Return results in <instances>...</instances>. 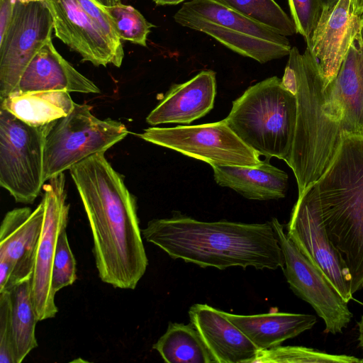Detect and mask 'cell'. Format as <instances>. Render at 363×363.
<instances>
[{"label":"cell","mask_w":363,"mask_h":363,"mask_svg":"<svg viewBox=\"0 0 363 363\" xmlns=\"http://www.w3.org/2000/svg\"><path fill=\"white\" fill-rule=\"evenodd\" d=\"M69 170L88 218L101 280L115 288L134 289L148 265L135 196L104 152Z\"/></svg>","instance_id":"cell-1"},{"label":"cell","mask_w":363,"mask_h":363,"mask_svg":"<svg viewBox=\"0 0 363 363\" xmlns=\"http://www.w3.org/2000/svg\"><path fill=\"white\" fill-rule=\"evenodd\" d=\"M142 235L172 259L203 268L277 269L284 265L271 222H205L177 213L150 220Z\"/></svg>","instance_id":"cell-2"},{"label":"cell","mask_w":363,"mask_h":363,"mask_svg":"<svg viewBox=\"0 0 363 363\" xmlns=\"http://www.w3.org/2000/svg\"><path fill=\"white\" fill-rule=\"evenodd\" d=\"M281 81L297 101L295 135L286 162L295 175L298 197L328 167L342 131L325 111L326 82L308 48L301 53L291 48Z\"/></svg>","instance_id":"cell-3"},{"label":"cell","mask_w":363,"mask_h":363,"mask_svg":"<svg viewBox=\"0 0 363 363\" xmlns=\"http://www.w3.org/2000/svg\"><path fill=\"white\" fill-rule=\"evenodd\" d=\"M328 237L351 278L363 288V135L342 133L334 157L313 184Z\"/></svg>","instance_id":"cell-4"},{"label":"cell","mask_w":363,"mask_h":363,"mask_svg":"<svg viewBox=\"0 0 363 363\" xmlns=\"http://www.w3.org/2000/svg\"><path fill=\"white\" fill-rule=\"evenodd\" d=\"M296 114V96L274 76L248 87L233 102L225 120L259 155L286 162L294 143Z\"/></svg>","instance_id":"cell-5"},{"label":"cell","mask_w":363,"mask_h":363,"mask_svg":"<svg viewBox=\"0 0 363 363\" xmlns=\"http://www.w3.org/2000/svg\"><path fill=\"white\" fill-rule=\"evenodd\" d=\"M178 24L203 32L231 50L263 64L289 55L291 45L280 35L218 0H191L174 16Z\"/></svg>","instance_id":"cell-6"},{"label":"cell","mask_w":363,"mask_h":363,"mask_svg":"<svg viewBox=\"0 0 363 363\" xmlns=\"http://www.w3.org/2000/svg\"><path fill=\"white\" fill-rule=\"evenodd\" d=\"M91 108L75 103L68 115L54 121L45 143V182L94 154L105 152L128 134L123 123L101 120L92 114Z\"/></svg>","instance_id":"cell-7"},{"label":"cell","mask_w":363,"mask_h":363,"mask_svg":"<svg viewBox=\"0 0 363 363\" xmlns=\"http://www.w3.org/2000/svg\"><path fill=\"white\" fill-rule=\"evenodd\" d=\"M53 123L30 125L0 108V185L18 203H33L43 187L45 143Z\"/></svg>","instance_id":"cell-8"},{"label":"cell","mask_w":363,"mask_h":363,"mask_svg":"<svg viewBox=\"0 0 363 363\" xmlns=\"http://www.w3.org/2000/svg\"><path fill=\"white\" fill-rule=\"evenodd\" d=\"M138 136L211 165L257 166L259 155L246 145L225 119L196 125L148 128Z\"/></svg>","instance_id":"cell-9"},{"label":"cell","mask_w":363,"mask_h":363,"mask_svg":"<svg viewBox=\"0 0 363 363\" xmlns=\"http://www.w3.org/2000/svg\"><path fill=\"white\" fill-rule=\"evenodd\" d=\"M271 223L283 253L282 269L291 289L323 320L325 333H342L352 317L348 302L323 271L289 238L283 225L276 218Z\"/></svg>","instance_id":"cell-10"},{"label":"cell","mask_w":363,"mask_h":363,"mask_svg":"<svg viewBox=\"0 0 363 363\" xmlns=\"http://www.w3.org/2000/svg\"><path fill=\"white\" fill-rule=\"evenodd\" d=\"M53 21L45 1H16L4 35L0 39V100L16 89L26 67L52 38Z\"/></svg>","instance_id":"cell-11"},{"label":"cell","mask_w":363,"mask_h":363,"mask_svg":"<svg viewBox=\"0 0 363 363\" xmlns=\"http://www.w3.org/2000/svg\"><path fill=\"white\" fill-rule=\"evenodd\" d=\"M289 238L318 267L348 302L352 298L349 270L330 241L314 184L298 197L286 225Z\"/></svg>","instance_id":"cell-12"},{"label":"cell","mask_w":363,"mask_h":363,"mask_svg":"<svg viewBox=\"0 0 363 363\" xmlns=\"http://www.w3.org/2000/svg\"><path fill=\"white\" fill-rule=\"evenodd\" d=\"M43 189L44 220L30 281L31 299L38 321L54 318L58 312L52 272L58 237L67 227L69 210L63 172L51 177Z\"/></svg>","instance_id":"cell-13"},{"label":"cell","mask_w":363,"mask_h":363,"mask_svg":"<svg viewBox=\"0 0 363 363\" xmlns=\"http://www.w3.org/2000/svg\"><path fill=\"white\" fill-rule=\"evenodd\" d=\"M44 215L43 199L33 211L22 207L5 214L0 226V291L31 279Z\"/></svg>","instance_id":"cell-14"},{"label":"cell","mask_w":363,"mask_h":363,"mask_svg":"<svg viewBox=\"0 0 363 363\" xmlns=\"http://www.w3.org/2000/svg\"><path fill=\"white\" fill-rule=\"evenodd\" d=\"M362 15L354 9V0H335L323 5L318 23L306 48L318 62L328 85L339 69L359 33Z\"/></svg>","instance_id":"cell-15"},{"label":"cell","mask_w":363,"mask_h":363,"mask_svg":"<svg viewBox=\"0 0 363 363\" xmlns=\"http://www.w3.org/2000/svg\"><path fill=\"white\" fill-rule=\"evenodd\" d=\"M325 111L344 133L363 135V46L359 35L325 88Z\"/></svg>","instance_id":"cell-16"},{"label":"cell","mask_w":363,"mask_h":363,"mask_svg":"<svg viewBox=\"0 0 363 363\" xmlns=\"http://www.w3.org/2000/svg\"><path fill=\"white\" fill-rule=\"evenodd\" d=\"M51 13L55 35L82 61L95 66L112 64L116 60L107 40L77 0H45Z\"/></svg>","instance_id":"cell-17"},{"label":"cell","mask_w":363,"mask_h":363,"mask_svg":"<svg viewBox=\"0 0 363 363\" xmlns=\"http://www.w3.org/2000/svg\"><path fill=\"white\" fill-rule=\"evenodd\" d=\"M190 323L199 331L216 363H253L260 350L223 311L196 303L189 310Z\"/></svg>","instance_id":"cell-18"},{"label":"cell","mask_w":363,"mask_h":363,"mask_svg":"<svg viewBox=\"0 0 363 363\" xmlns=\"http://www.w3.org/2000/svg\"><path fill=\"white\" fill-rule=\"evenodd\" d=\"M216 94L215 72L201 71L189 81L172 86L148 114L146 122L152 125L189 124L212 110Z\"/></svg>","instance_id":"cell-19"},{"label":"cell","mask_w":363,"mask_h":363,"mask_svg":"<svg viewBox=\"0 0 363 363\" xmlns=\"http://www.w3.org/2000/svg\"><path fill=\"white\" fill-rule=\"evenodd\" d=\"M66 91L99 94V88L55 49L52 38L34 55L13 92ZM12 94V93H11Z\"/></svg>","instance_id":"cell-20"},{"label":"cell","mask_w":363,"mask_h":363,"mask_svg":"<svg viewBox=\"0 0 363 363\" xmlns=\"http://www.w3.org/2000/svg\"><path fill=\"white\" fill-rule=\"evenodd\" d=\"M265 157L257 166L211 165L216 182L246 199L259 201L284 198L288 186L287 174Z\"/></svg>","instance_id":"cell-21"},{"label":"cell","mask_w":363,"mask_h":363,"mask_svg":"<svg viewBox=\"0 0 363 363\" xmlns=\"http://www.w3.org/2000/svg\"><path fill=\"white\" fill-rule=\"evenodd\" d=\"M223 313L259 350L280 345L285 340L311 329L317 321L313 315L271 312L257 315Z\"/></svg>","instance_id":"cell-22"},{"label":"cell","mask_w":363,"mask_h":363,"mask_svg":"<svg viewBox=\"0 0 363 363\" xmlns=\"http://www.w3.org/2000/svg\"><path fill=\"white\" fill-rule=\"evenodd\" d=\"M75 102L66 91L13 92L1 101V107L25 123L41 126L68 115Z\"/></svg>","instance_id":"cell-23"},{"label":"cell","mask_w":363,"mask_h":363,"mask_svg":"<svg viewBox=\"0 0 363 363\" xmlns=\"http://www.w3.org/2000/svg\"><path fill=\"white\" fill-rule=\"evenodd\" d=\"M152 348L167 363H216L191 323H169Z\"/></svg>","instance_id":"cell-24"},{"label":"cell","mask_w":363,"mask_h":363,"mask_svg":"<svg viewBox=\"0 0 363 363\" xmlns=\"http://www.w3.org/2000/svg\"><path fill=\"white\" fill-rule=\"evenodd\" d=\"M30 279L11 288L10 318L13 345L16 363L22 362L38 346L35 326L38 321L31 299Z\"/></svg>","instance_id":"cell-25"},{"label":"cell","mask_w":363,"mask_h":363,"mask_svg":"<svg viewBox=\"0 0 363 363\" xmlns=\"http://www.w3.org/2000/svg\"><path fill=\"white\" fill-rule=\"evenodd\" d=\"M245 16L284 36L296 33V26L274 0H218Z\"/></svg>","instance_id":"cell-26"},{"label":"cell","mask_w":363,"mask_h":363,"mask_svg":"<svg viewBox=\"0 0 363 363\" xmlns=\"http://www.w3.org/2000/svg\"><path fill=\"white\" fill-rule=\"evenodd\" d=\"M362 363L353 356L328 354L302 346H277L260 350L253 363Z\"/></svg>","instance_id":"cell-27"},{"label":"cell","mask_w":363,"mask_h":363,"mask_svg":"<svg viewBox=\"0 0 363 363\" xmlns=\"http://www.w3.org/2000/svg\"><path fill=\"white\" fill-rule=\"evenodd\" d=\"M104 7L121 40L147 47V36L155 26L147 21L139 11L121 2Z\"/></svg>","instance_id":"cell-28"},{"label":"cell","mask_w":363,"mask_h":363,"mask_svg":"<svg viewBox=\"0 0 363 363\" xmlns=\"http://www.w3.org/2000/svg\"><path fill=\"white\" fill-rule=\"evenodd\" d=\"M77 279L76 261L71 250L66 228L59 235L52 272V288L57 293Z\"/></svg>","instance_id":"cell-29"},{"label":"cell","mask_w":363,"mask_h":363,"mask_svg":"<svg viewBox=\"0 0 363 363\" xmlns=\"http://www.w3.org/2000/svg\"><path fill=\"white\" fill-rule=\"evenodd\" d=\"M77 1L107 40L115 55L117 67H120L123 60L124 52L121 39L116 30L109 14L104 6H101L94 0Z\"/></svg>","instance_id":"cell-30"},{"label":"cell","mask_w":363,"mask_h":363,"mask_svg":"<svg viewBox=\"0 0 363 363\" xmlns=\"http://www.w3.org/2000/svg\"><path fill=\"white\" fill-rule=\"evenodd\" d=\"M291 19L297 33L309 40L320 17L322 0H288Z\"/></svg>","instance_id":"cell-31"},{"label":"cell","mask_w":363,"mask_h":363,"mask_svg":"<svg viewBox=\"0 0 363 363\" xmlns=\"http://www.w3.org/2000/svg\"><path fill=\"white\" fill-rule=\"evenodd\" d=\"M0 363H16L11 326L9 291L0 292Z\"/></svg>","instance_id":"cell-32"},{"label":"cell","mask_w":363,"mask_h":363,"mask_svg":"<svg viewBox=\"0 0 363 363\" xmlns=\"http://www.w3.org/2000/svg\"><path fill=\"white\" fill-rule=\"evenodd\" d=\"M157 5H176L185 0H152Z\"/></svg>","instance_id":"cell-33"},{"label":"cell","mask_w":363,"mask_h":363,"mask_svg":"<svg viewBox=\"0 0 363 363\" xmlns=\"http://www.w3.org/2000/svg\"><path fill=\"white\" fill-rule=\"evenodd\" d=\"M358 327H359V337H358L359 344V346L363 350V315L362 316V318L358 323Z\"/></svg>","instance_id":"cell-34"},{"label":"cell","mask_w":363,"mask_h":363,"mask_svg":"<svg viewBox=\"0 0 363 363\" xmlns=\"http://www.w3.org/2000/svg\"><path fill=\"white\" fill-rule=\"evenodd\" d=\"M354 9L357 13L363 14V0H354Z\"/></svg>","instance_id":"cell-35"},{"label":"cell","mask_w":363,"mask_h":363,"mask_svg":"<svg viewBox=\"0 0 363 363\" xmlns=\"http://www.w3.org/2000/svg\"><path fill=\"white\" fill-rule=\"evenodd\" d=\"M101 6H110L115 4L116 0H94Z\"/></svg>","instance_id":"cell-36"},{"label":"cell","mask_w":363,"mask_h":363,"mask_svg":"<svg viewBox=\"0 0 363 363\" xmlns=\"http://www.w3.org/2000/svg\"><path fill=\"white\" fill-rule=\"evenodd\" d=\"M359 37L363 46V14L362 15Z\"/></svg>","instance_id":"cell-37"},{"label":"cell","mask_w":363,"mask_h":363,"mask_svg":"<svg viewBox=\"0 0 363 363\" xmlns=\"http://www.w3.org/2000/svg\"><path fill=\"white\" fill-rule=\"evenodd\" d=\"M18 1H20L21 3H29V2H33V1H43L45 0H17Z\"/></svg>","instance_id":"cell-38"},{"label":"cell","mask_w":363,"mask_h":363,"mask_svg":"<svg viewBox=\"0 0 363 363\" xmlns=\"http://www.w3.org/2000/svg\"><path fill=\"white\" fill-rule=\"evenodd\" d=\"M17 0H0V2H16Z\"/></svg>","instance_id":"cell-39"},{"label":"cell","mask_w":363,"mask_h":363,"mask_svg":"<svg viewBox=\"0 0 363 363\" xmlns=\"http://www.w3.org/2000/svg\"><path fill=\"white\" fill-rule=\"evenodd\" d=\"M335 0H322L323 3V5L326 4H328V3H330L332 1H333Z\"/></svg>","instance_id":"cell-40"},{"label":"cell","mask_w":363,"mask_h":363,"mask_svg":"<svg viewBox=\"0 0 363 363\" xmlns=\"http://www.w3.org/2000/svg\"><path fill=\"white\" fill-rule=\"evenodd\" d=\"M121 0H116V2H120Z\"/></svg>","instance_id":"cell-41"},{"label":"cell","mask_w":363,"mask_h":363,"mask_svg":"<svg viewBox=\"0 0 363 363\" xmlns=\"http://www.w3.org/2000/svg\"><path fill=\"white\" fill-rule=\"evenodd\" d=\"M363 362V359H362V363Z\"/></svg>","instance_id":"cell-42"}]
</instances>
